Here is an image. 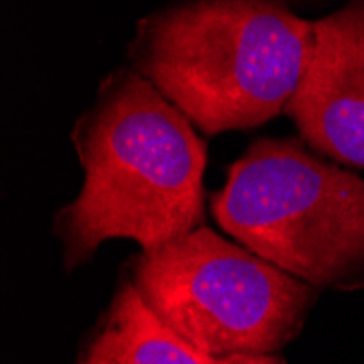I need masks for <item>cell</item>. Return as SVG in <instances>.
<instances>
[{
  "instance_id": "3957f363",
  "label": "cell",
  "mask_w": 364,
  "mask_h": 364,
  "mask_svg": "<svg viewBox=\"0 0 364 364\" xmlns=\"http://www.w3.org/2000/svg\"><path fill=\"white\" fill-rule=\"evenodd\" d=\"M238 245L314 288L364 279V179L296 140H257L214 196Z\"/></svg>"
},
{
  "instance_id": "7a4b0ae2",
  "label": "cell",
  "mask_w": 364,
  "mask_h": 364,
  "mask_svg": "<svg viewBox=\"0 0 364 364\" xmlns=\"http://www.w3.org/2000/svg\"><path fill=\"white\" fill-rule=\"evenodd\" d=\"M312 48V22L275 0H192L144 26L138 68L205 134L282 114Z\"/></svg>"
},
{
  "instance_id": "5b68a950",
  "label": "cell",
  "mask_w": 364,
  "mask_h": 364,
  "mask_svg": "<svg viewBox=\"0 0 364 364\" xmlns=\"http://www.w3.org/2000/svg\"><path fill=\"white\" fill-rule=\"evenodd\" d=\"M286 112L312 149L364 168V0L312 22L310 57Z\"/></svg>"
},
{
  "instance_id": "6da1fadb",
  "label": "cell",
  "mask_w": 364,
  "mask_h": 364,
  "mask_svg": "<svg viewBox=\"0 0 364 364\" xmlns=\"http://www.w3.org/2000/svg\"><path fill=\"white\" fill-rule=\"evenodd\" d=\"M83 188L57 216L63 269L107 240L153 251L203 225L205 146L190 118L140 73H120L75 134Z\"/></svg>"
},
{
  "instance_id": "277c9868",
  "label": "cell",
  "mask_w": 364,
  "mask_h": 364,
  "mask_svg": "<svg viewBox=\"0 0 364 364\" xmlns=\"http://www.w3.org/2000/svg\"><path fill=\"white\" fill-rule=\"evenodd\" d=\"M129 279L146 306L201 353H279L299 336L318 288L201 225L142 251Z\"/></svg>"
},
{
  "instance_id": "8992f818",
  "label": "cell",
  "mask_w": 364,
  "mask_h": 364,
  "mask_svg": "<svg viewBox=\"0 0 364 364\" xmlns=\"http://www.w3.org/2000/svg\"><path fill=\"white\" fill-rule=\"evenodd\" d=\"M164 323L127 277L87 334L77 364H216Z\"/></svg>"
},
{
  "instance_id": "52a82bcc",
  "label": "cell",
  "mask_w": 364,
  "mask_h": 364,
  "mask_svg": "<svg viewBox=\"0 0 364 364\" xmlns=\"http://www.w3.org/2000/svg\"><path fill=\"white\" fill-rule=\"evenodd\" d=\"M216 364H286L279 353H245V355H231L223 358Z\"/></svg>"
}]
</instances>
